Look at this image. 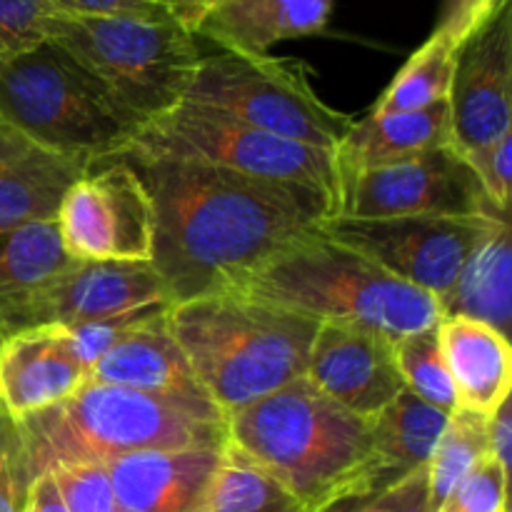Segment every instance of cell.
Here are the masks:
<instances>
[{
	"mask_svg": "<svg viewBox=\"0 0 512 512\" xmlns=\"http://www.w3.org/2000/svg\"><path fill=\"white\" fill-rule=\"evenodd\" d=\"M388 335L355 325L320 323L305 378L360 418H375L405 390Z\"/></svg>",
	"mask_w": 512,
	"mask_h": 512,
	"instance_id": "cell-15",
	"label": "cell"
},
{
	"mask_svg": "<svg viewBox=\"0 0 512 512\" xmlns=\"http://www.w3.org/2000/svg\"><path fill=\"white\" fill-rule=\"evenodd\" d=\"M450 145L448 100L415 113L368 115L353 120L345 138L333 150L338 180L360 170L383 168L420 158Z\"/></svg>",
	"mask_w": 512,
	"mask_h": 512,
	"instance_id": "cell-22",
	"label": "cell"
},
{
	"mask_svg": "<svg viewBox=\"0 0 512 512\" xmlns=\"http://www.w3.org/2000/svg\"><path fill=\"white\" fill-rule=\"evenodd\" d=\"M450 148L468 160L512 133V3L505 0L455 53Z\"/></svg>",
	"mask_w": 512,
	"mask_h": 512,
	"instance_id": "cell-14",
	"label": "cell"
},
{
	"mask_svg": "<svg viewBox=\"0 0 512 512\" xmlns=\"http://www.w3.org/2000/svg\"><path fill=\"white\" fill-rule=\"evenodd\" d=\"M168 320L195 380L225 418L303 378L320 325L238 293L175 303Z\"/></svg>",
	"mask_w": 512,
	"mask_h": 512,
	"instance_id": "cell-4",
	"label": "cell"
},
{
	"mask_svg": "<svg viewBox=\"0 0 512 512\" xmlns=\"http://www.w3.org/2000/svg\"><path fill=\"white\" fill-rule=\"evenodd\" d=\"M48 40L140 125L183 103L203 58L195 35L170 13H53Z\"/></svg>",
	"mask_w": 512,
	"mask_h": 512,
	"instance_id": "cell-6",
	"label": "cell"
},
{
	"mask_svg": "<svg viewBox=\"0 0 512 512\" xmlns=\"http://www.w3.org/2000/svg\"><path fill=\"white\" fill-rule=\"evenodd\" d=\"M323 512H348V503H338V505H333V508H328V510H323Z\"/></svg>",
	"mask_w": 512,
	"mask_h": 512,
	"instance_id": "cell-41",
	"label": "cell"
},
{
	"mask_svg": "<svg viewBox=\"0 0 512 512\" xmlns=\"http://www.w3.org/2000/svg\"><path fill=\"white\" fill-rule=\"evenodd\" d=\"M508 483V470L500 468L493 458H485L450 490L435 512H510Z\"/></svg>",
	"mask_w": 512,
	"mask_h": 512,
	"instance_id": "cell-32",
	"label": "cell"
},
{
	"mask_svg": "<svg viewBox=\"0 0 512 512\" xmlns=\"http://www.w3.org/2000/svg\"><path fill=\"white\" fill-rule=\"evenodd\" d=\"M488 420L485 415L458 408L450 413L445 433L428 463L430 508L433 512L443 505L450 490L470 473L478 463L490 458Z\"/></svg>",
	"mask_w": 512,
	"mask_h": 512,
	"instance_id": "cell-28",
	"label": "cell"
},
{
	"mask_svg": "<svg viewBox=\"0 0 512 512\" xmlns=\"http://www.w3.org/2000/svg\"><path fill=\"white\" fill-rule=\"evenodd\" d=\"M168 310L150 313L125 330L90 368L88 380L193 405H213L195 380L170 330Z\"/></svg>",
	"mask_w": 512,
	"mask_h": 512,
	"instance_id": "cell-18",
	"label": "cell"
},
{
	"mask_svg": "<svg viewBox=\"0 0 512 512\" xmlns=\"http://www.w3.org/2000/svg\"><path fill=\"white\" fill-rule=\"evenodd\" d=\"M503 3L505 0H443L433 33L460 48Z\"/></svg>",
	"mask_w": 512,
	"mask_h": 512,
	"instance_id": "cell-36",
	"label": "cell"
},
{
	"mask_svg": "<svg viewBox=\"0 0 512 512\" xmlns=\"http://www.w3.org/2000/svg\"><path fill=\"white\" fill-rule=\"evenodd\" d=\"M0 118L88 170L118 158L143 128L50 40L0 70Z\"/></svg>",
	"mask_w": 512,
	"mask_h": 512,
	"instance_id": "cell-7",
	"label": "cell"
},
{
	"mask_svg": "<svg viewBox=\"0 0 512 512\" xmlns=\"http://www.w3.org/2000/svg\"><path fill=\"white\" fill-rule=\"evenodd\" d=\"M55 478L70 512H125L103 463H73L45 470Z\"/></svg>",
	"mask_w": 512,
	"mask_h": 512,
	"instance_id": "cell-31",
	"label": "cell"
},
{
	"mask_svg": "<svg viewBox=\"0 0 512 512\" xmlns=\"http://www.w3.org/2000/svg\"><path fill=\"white\" fill-rule=\"evenodd\" d=\"M508 218L485 195L478 175L453 148L383 168L360 170L338 180L333 218Z\"/></svg>",
	"mask_w": 512,
	"mask_h": 512,
	"instance_id": "cell-11",
	"label": "cell"
},
{
	"mask_svg": "<svg viewBox=\"0 0 512 512\" xmlns=\"http://www.w3.org/2000/svg\"><path fill=\"white\" fill-rule=\"evenodd\" d=\"M508 218H325L318 225L330 240L368 255L405 283L445 298L465 260Z\"/></svg>",
	"mask_w": 512,
	"mask_h": 512,
	"instance_id": "cell-10",
	"label": "cell"
},
{
	"mask_svg": "<svg viewBox=\"0 0 512 512\" xmlns=\"http://www.w3.org/2000/svg\"><path fill=\"white\" fill-rule=\"evenodd\" d=\"M160 305L173 303L150 260H73L43 288L0 305V343L8 335L40 325L75 328Z\"/></svg>",
	"mask_w": 512,
	"mask_h": 512,
	"instance_id": "cell-13",
	"label": "cell"
},
{
	"mask_svg": "<svg viewBox=\"0 0 512 512\" xmlns=\"http://www.w3.org/2000/svg\"><path fill=\"white\" fill-rule=\"evenodd\" d=\"M25 512H70L60 493L58 483L50 473H38L30 480L28 500H25Z\"/></svg>",
	"mask_w": 512,
	"mask_h": 512,
	"instance_id": "cell-39",
	"label": "cell"
},
{
	"mask_svg": "<svg viewBox=\"0 0 512 512\" xmlns=\"http://www.w3.org/2000/svg\"><path fill=\"white\" fill-rule=\"evenodd\" d=\"M118 158L190 160L250 178L303 185L325 195L335 215L338 170L330 150L263 133L218 110L180 103L145 123Z\"/></svg>",
	"mask_w": 512,
	"mask_h": 512,
	"instance_id": "cell-9",
	"label": "cell"
},
{
	"mask_svg": "<svg viewBox=\"0 0 512 512\" xmlns=\"http://www.w3.org/2000/svg\"><path fill=\"white\" fill-rule=\"evenodd\" d=\"M15 428L33 478L58 465L105 463L143 450L228 445V418L215 405L183 403L95 380H85L60 405L18 420Z\"/></svg>",
	"mask_w": 512,
	"mask_h": 512,
	"instance_id": "cell-3",
	"label": "cell"
},
{
	"mask_svg": "<svg viewBox=\"0 0 512 512\" xmlns=\"http://www.w3.org/2000/svg\"><path fill=\"white\" fill-rule=\"evenodd\" d=\"M30 480L18 428L0 413V512H25Z\"/></svg>",
	"mask_w": 512,
	"mask_h": 512,
	"instance_id": "cell-33",
	"label": "cell"
},
{
	"mask_svg": "<svg viewBox=\"0 0 512 512\" xmlns=\"http://www.w3.org/2000/svg\"><path fill=\"white\" fill-rule=\"evenodd\" d=\"M118 160L140 175L153 200L150 263L173 305L230 293L273 255L333 218L330 200L303 185L190 160Z\"/></svg>",
	"mask_w": 512,
	"mask_h": 512,
	"instance_id": "cell-1",
	"label": "cell"
},
{
	"mask_svg": "<svg viewBox=\"0 0 512 512\" xmlns=\"http://www.w3.org/2000/svg\"><path fill=\"white\" fill-rule=\"evenodd\" d=\"M488 443L490 458L510 473V455H512V413L510 398L490 415L488 420Z\"/></svg>",
	"mask_w": 512,
	"mask_h": 512,
	"instance_id": "cell-38",
	"label": "cell"
},
{
	"mask_svg": "<svg viewBox=\"0 0 512 512\" xmlns=\"http://www.w3.org/2000/svg\"><path fill=\"white\" fill-rule=\"evenodd\" d=\"M55 220L73 260H153V200L123 160L85 170L63 195Z\"/></svg>",
	"mask_w": 512,
	"mask_h": 512,
	"instance_id": "cell-12",
	"label": "cell"
},
{
	"mask_svg": "<svg viewBox=\"0 0 512 512\" xmlns=\"http://www.w3.org/2000/svg\"><path fill=\"white\" fill-rule=\"evenodd\" d=\"M228 443L280 480L308 512L393 485L370 420L330 400L305 375L228 415Z\"/></svg>",
	"mask_w": 512,
	"mask_h": 512,
	"instance_id": "cell-2",
	"label": "cell"
},
{
	"mask_svg": "<svg viewBox=\"0 0 512 512\" xmlns=\"http://www.w3.org/2000/svg\"><path fill=\"white\" fill-rule=\"evenodd\" d=\"M512 133L503 135L498 143H493L490 148L480 150V153L470 155L465 163L473 168V173L478 175L480 185H483L485 195L493 203V208L498 213L508 215V203H510V185H512Z\"/></svg>",
	"mask_w": 512,
	"mask_h": 512,
	"instance_id": "cell-35",
	"label": "cell"
},
{
	"mask_svg": "<svg viewBox=\"0 0 512 512\" xmlns=\"http://www.w3.org/2000/svg\"><path fill=\"white\" fill-rule=\"evenodd\" d=\"M85 380L88 368L60 325L20 330L0 343V408L15 423L60 405Z\"/></svg>",
	"mask_w": 512,
	"mask_h": 512,
	"instance_id": "cell-16",
	"label": "cell"
},
{
	"mask_svg": "<svg viewBox=\"0 0 512 512\" xmlns=\"http://www.w3.org/2000/svg\"><path fill=\"white\" fill-rule=\"evenodd\" d=\"M438 325L395 340L393 353L405 388L450 415L458 410V395L440 350Z\"/></svg>",
	"mask_w": 512,
	"mask_h": 512,
	"instance_id": "cell-29",
	"label": "cell"
},
{
	"mask_svg": "<svg viewBox=\"0 0 512 512\" xmlns=\"http://www.w3.org/2000/svg\"><path fill=\"white\" fill-rule=\"evenodd\" d=\"M203 512H308L280 480L228 443Z\"/></svg>",
	"mask_w": 512,
	"mask_h": 512,
	"instance_id": "cell-26",
	"label": "cell"
},
{
	"mask_svg": "<svg viewBox=\"0 0 512 512\" xmlns=\"http://www.w3.org/2000/svg\"><path fill=\"white\" fill-rule=\"evenodd\" d=\"M455 53L458 48H453L440 35L430 33V38L398 70L370 115L415 113L445 103L453 83Z\"/></svg>",
	"mask_w": 512,
	"mask_h": 512,
	"instance_id": "cell-27",
	"label": "cell"
},
{
	"mask_svg": "<svg viewBox=\"0 0 512 512\" xmlns=\"http://www.w3.org/2000/svg\"><path fill=\"white\" fill-rule=\"evenodd\" d=\"M448 418V413L433 408L408 388L388 408L370 418L375 450L390 483L430 463L443 438Z\"/></svg>",
	"mask_w": 512,
	"mask_h": 512,
	"instance_id": "cell-24",
	"label": "cell"
},
{
	"mask_svg": "<svg viewBox=\"0 0 512 512\" xmlns=\"http://www.w3.org/2000/svg\"><path fill=\"white\" fill-rule=\"evenodd\" d=\"M48 0H0V70L48 40Z\"/></svg>",
	"mask_w": 512,
	"mask_h": 512,
	"instance_id": "cell-30",
	"label": "cell"
},
{
	"mask_svg": "<svg viewBox=\"0 0 512 512\" xmlns=\"http://www.w3.org/2000/svg\"><path fill=\"white\" fill-rule=\"evenodd\" d=\"M438 303L443 318L465 315L508 335L512 315V250L508 223L500 225L470 253L453 290Z\"/></svg>",
	"mask_w": 512,
	"mask_h": 512,
	"instance_id": "cell-23",
	"label": "cell"
},
{
	"mask_svg": "<svg viewBox=\"0 0 512 512\" xmlns=\"http://www.w3.org/2000/svg\"><path fill=\"white\" fill-rule=\"evenodd\" d=\"M440 350L453 378L458 408L490 418L510 398L512 350L508 335L465 315L438 325Z\"/></svg>",
	"mask_w": 512,
	"mask_h": 512,
	"instance_id": "cell-20",
	"label": "cell"
},
{
	"mask_svg": "<svg viewBox=\"0 0 512 512\" xmlns=\"http://www.w3.org/2000/svg\"><path fill=\"white\" fill-rule=\"evenodd\" d=\"M85 170L0 118V230L55 218L63 195Z\"/></svg>",
	"mask_w": 512,
	"mask_h": 512,
	"instance_id": "cell-19",
	"label": "cell"
},
{
	"mask_svg": "<svg viewBox=\"0 0 512 512\" xmlns=\"http://www.w3.org/2000/svg\"><path fill=\"white\" fill-rule=\"evenodd\" d=\"M55 13L68 15H160L165 0H48Z\"/></svg>",
	"mask_w": 512,
	"mask_h": 512,
	"instance_id": "cell-37",
	"label": "cell"
},
{
	"mask_svg": "<svg viewBox=\"0 0 512 512\" xmlns=\"http://www.w3.org/2000/svg\"><path fill=\"white\" fill-rule=\"evenodd\" d=\"M73 263L58 220H33L0 230V305L25 298Z\"/></svg>",
	"mask_w": 512,
	"mask_h": 512,
	"instance_id": "cell-25",
	"label": "cell"
},
{
	"mask_svg": "<svg viewBox=\"0 0 512 512\" xmlns=\"http://www.w3.org/2000/svg\"><path fill=\"white\" fill-rule=\"evenodd\" d=\"M335 3L338 0H228L203 20L195 35L230 53L268 55L285 40L325 33Z\"/></svg>",
	"mask_w": 512,
	"mask_h": 512,
	"instance_id": "cell-21",
	"label": "cell"
},
{
	"mask_svg": "<svg viewBox=\"0 0 512 512\" xmlns=\"http://www.w3.org/2000/svg\"><path fill=\"white\" fill-rule=\"evenodd\" d=\"M345 503H348V512H433L430 508L428 465L395 480L393 485L378 490V493L350 498Z\"/></svg>",
	"mask_w": 512,
	"mask_h": 512,
	"instance_id": "cell-34",
	"label": "cell"
},
{
	"mask_svg": "<svg viewBox=\"0 0 512 512\" xmlns=\"http://www.w3.org/2000/svg\"><path fill=\"white\" fill-rule=\"evenodd\" d=\"M225 448L143 450L103 465L125 512H203Z\"/></svg>",
	"mask_w": 512,
	"mask_h": 512,
	"instance_id": "cell-17",
	"label": "cell"
},
{
	"mask_svg": "<svg viewBox=\"0 0 512 512\" xmlns=\"http://www.w3.org/2000/svg\"><path fill=\"white\" fill-rule=\"evenodd\" d=\"M0 413H3V408H0Z\"/></svg>",
	"mask_w": 512,
	"mask_h": 512,
	"instance_id": "cell-42",
	"label": "cell"
},
{
	"mask_svg": "<svg viewBox=\"0 0 512 512\" xmlns=\"http://www.w3.org/2000/svg\"><path fill=\"white\" fill-rule=\"evenodd\" d=\"M230 293L315 323L375 330L390 340L435 328L443 320L435 295L405 283L368 255L335 243L318 228L273 255Z\"/></svg>",
	"mask_w": 512,
	"mask_h": 512,
	"instance_id": "cell-5",
	"label": "cell"
},
{
	"mask_svg": "<svg viewBox=\"0 0 512 512\" xmlns=\"http://www.w3.org/2000/svg\"><path fill=\"white\" fill-rule=\"evenodd\" d=\"M225 3H228V0H165L168 13L193 35L198 33L203 20Z\"/></svg>",
	"mask_w": 512,
	"mask_h": 512,
	"instance_id": "cell-40",
	"label": "cell"
},
{
	"mask_svg": "<svg viewBox=\"0 0 512 512\" xmlns=\"http://www.w3.org/2000/svg\"><path fill=\"white\" fill-rule=\"evenodd\" d=\"M183 103L218 110L263 133L330 153L353 125L348 113L330 108L315 93L308 65L270 53L203 55Z\"/></svg>",
	"mask_w": 512,
	"mask_h": 512,
	"instance_id": "cell-8",
	"label": "cell"
}]
</instances>
